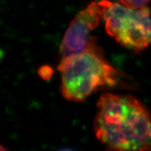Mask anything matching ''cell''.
Segmentation results:
<instances>
[{
	"instance_id": "1",
	"label": "cell",
	"mask_w": 151,
	"mask_h": 151,
	"mask_svg": "<svg viewBox=\"0 0 151 151\" xmlns=\"http://www.w3.org/2000/svg\"><path fill=\"white\" fill-rule=\"evenodd\" d=\"M96 137L113 150H151V114L135 97L103 94L97 103Z\"/></svg>"
},
{
	"instance_id": "3",
	"label": "cell",
	"mask_w": 151,
	"mask_h": 151,
	"mask_svg": "<svg viewBox=\"0 0 151 151\" xmlns=\"http://www.w3.org/2000/svg\"><path fill=\"white\" fill-rule=\"evenodd\" d=\"M98 4L106 31L119 44L136 52L151 45L149 8L132 9L109 0H101Z\"/></svg>"
},
{
	"instance_id": "2",
	"label": "cell",
	"mask_w": 151,
	"mask_h": 151,
	"mask_svg": "<svg viewBox=\"0 0 151 151\" xmlns=\"http://www.w3.org/2000/svg\"><path fill=\"white\" fill-rule=\"evenodd\" d=\"M58 69L62 73V96L74 102L84 101L100 88L116 86L121 75L105 59L96 40L83 52L61 60Z\"/></svg>"
},
{
	"instance_id": "5",
	"label": "cell",
	"mask_w": 151,
	"mask_h": 151,
	"mask_svg": "<svg viewBox=\"0 0 151 151\" xmlns=\"http://www.w3.org/2000/svg\"><path fill=\"white\" fill-rule=\"evenodd\" d=\"M150 0H119L122 4L132 9H142L146 7Z\"/></svg>"
},
{
	"instance_id": "4",
	"label": "cell",
	"mask_w": 151,
	"mask_h": 151,
	"mask_svg": "<svg viewBox=\"0 0 151 151\" xmlns=\"http://www.w3.org/2000/svg\"><path fill=\"white\" fill-rule=\"evenodd\" d=\"M101 14L98 2L92 1L70 22L61 45L62 59L83 52L95 41L90 34L99 25Z\"/></svg>"
}]
</instances>
